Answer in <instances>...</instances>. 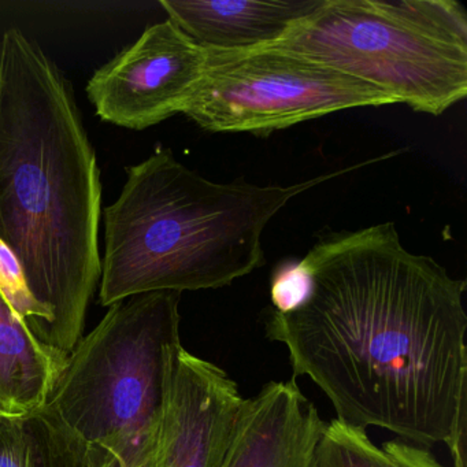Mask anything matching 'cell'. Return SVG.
Masks as SVG:
<instances>
[{
    "mask_svg": "<svg viewBox=\"0 0 467 467\" xmlns=\"http://www.w3.org/2000/svg\"><path fill=\"white\" fill-rule=\"evenodd\" d=\"M297 266L305 297L266 321L292 377H308L336 420L441 442L464 467L466 281L406 250L393 223L324 234Z\"/></svg>",
    "mask_w": 467,
    "mask_h": 467,
    "instance_id": "6da1fadb",
    "label": "cell"
},
{
    "mask_svg": "<svg viewBox=\"0 0 467 467\" xmlns=\"http://www.w3.org/2000/svg\"><path fill=\"white\" fill-rule=\"evenodd\" d=\"M102 182L67 78L17 28L0 36V242L53 317L50 347L83 337L100 280Z\"/></svg>",
    "mask_w": 467,
    "mask_h": 467,
    "instance_id": "7a4b0ae2",
    "label": "cell"
},
{
    "mask_svg": "<svg viewBox=\"0 0 467 467\" xmlns=\"http://www.w3.org/2000/svg\"><path fill=\"white\" fill-rule=\"evenodd\" d=\"M341 169L299 184L210 182L160 149L127 169V182L106 207L100 305L151 292L231 285L265 265L262 234L295 196L349 173Z\"/></svg>",
    "mask_w": 467,
    "mask_h": 467,
    "instance_id": "3957f363",
    "label": "cell"
},
{
    "mask_svg": "<svg viewBox=\"0 0 467 467\" xmlns=\"http://www.w3.org/2000/svg\"><path fill=\"white\" fill-rule=\"evenodd\" d=\"M272 47L431 116L467 95V13L455 0H325Z\"/></svg>",
    "mask_w": 467,
    "mask_h": 467,
    "instance_id": "277c9868",
    "label": "cell"
},
{
    "mask_svg": "<svg viewBox=\"0 0 467 467\" xmlns=\"http://www.w3.org/2000/svg\"><path fill=\"white\" fill-rule=\"evenodd\" d=\"M179 292L110 306L67 354L46 409L86 444L132 452L157 441L180 338Z\"/></svg>",
    "mask_w": 467,
    "mask_h": 467,
    "instance_id": "5b68a950",
    "label": "cell"
},
{
    "mask_svg": "<svg viewBox=\"0 0 467 467\" xmlns=\"http://www.w3.org/2000/svg\"><path fill=\"white\" fill-rule=\"evenodd\" d=\"M206 53L182 114L207 132L269 135L337 111L393 103L365 81L272 46Z\"/></svg>",
    "mask_w": 467,
    "mask_h": 467,
    "instance_id": "8992f818",
    "label": "cell"
},
{
    "mask_svg": "<svg viewBox=\"0 0 467 467\" xmlns=\"http://www.w3.org/2000/svg\"><path fill=\"white\" fill-rule=\"evenodd\" d=\"M206 59L173 21L154 24L92 75L87 97L103 121L144 130L184 111Z\"/></svg>",
    "mask_w": 467,
    "mask_h": 467,
    "instance_id": "52a82bcc",
    "label": "cell"
},
{
    "mask_svg": "<svg viewBox=\"0 0 467 467\" xmlns=\"http://www.w3.org/2000/svg\"><path fill=\"white\" fill-rule=\"evenodd\" d=\"M244 399L223 368L182 347L158 429L155 467H221Z\"/></svg>",
    "mask_w": 467,
    "mask_h": 467,
    "instance_id": "ba28073f",
    "label": "cell"
},
{
    "mask_svg": "<svg viewBox=\"0 0 467 467\" xmlns=\"http://www.w3.org/2000/svg\"><path fill=\"white\" fill-rule=\"evenodd\" d=\"M325 422L296 379L244 399L221 467H313Z\"/></svg>",
    "mask_w": 467,
    "mask_h": 467,
    "instance_id": "9c48e42d",
    "label": "cell"
},
{
    "mask_svg": "<svg viewBox=\"0 0 467 467\" xmlns=\"http://www.w3.org/2000/svg\"><path fill=\"white\" fill-rule=\"evenodd\" d=\"M325 0H161L188 37L204 50L237 51L272 46Z\"/></svg>",
    "mask_w": 467,
    "mask_h": 467,
    "instance_id": "30bf717a",
    "label": "cell"
},
{
    "mask_svg": "<svg viewBox=\"0 0 467 467\" xmlns=\"http://www.w3.org/2000/svg\"><path fill=\"white\" fill-rule=\"evenodd\" d=\"M67 357L40 341L0 294V414L24 418L43 409Z\"/></svg>",
    "mask_w": 467,
    "mask_h": 467,
    "instance_id": "8fae6325",
    "label": "cell"
},
{
    "mask_svg": "<svg viewBox=\"0 0 467 467\" xmlns=\"http://www.w3.org/2000/svg\"><path fill=\"white\" fill-rule=\"evenodd\" d=\"M31 467H88V444L78 439L50 410L24 417Z\"/></svg>",
    "mask_w": 467,
    "mask_h": 467,
    "instance_id": "7c38bea8",
    "label": "cell"
},
{
    "mask_svg": "<svg viewBox=\"0 0 467 467\" xmlns=\"http://www.w3.org/2000/svg\"><path fill=\"white\" fill-rule=\"evenodd\" d=\"M319 444L332 467H389L384 450L366 429L338 420L325 423Z\"/></svg>",
    "mask_w": 467,
    "mask_h": 467,
    "instance_id": "4fadbf2b",
    "label": "cell"
},
{
    "mask_svg": "<svg viewBox=\"0 0 467 467\" xmlns=\"http://www.w3.org/2000/svg\"><path fill=\"white\" fill-rule=\"evenodd\" d=\"M0 294L13 310L43 343L50 347L53 317L47 308L36 302L29 291L23 269L15 254L0 242Z\"/></svg>",
    "mask_w": 467,
    "mask_h": 467,
    "instance_id": "5bb4252c",
    "label": "cell"
},
{
    "mask_svg": "<svg viewBox=\"0 0 467 467\" xmlns=\"http://www.w3.org/2000/svg\"><path fill=\"white\" fill-rule=\"evenodd\" d=\"M0 467H31L24 418L0 414Z\"/></svg>",
    "mask_w": 467,
    "mask_h": 467,
    "instance_id": "9a60e30c",
    "label": "cell"
},
{
    "mask_svg": "<svg viewBox=\"0 0 467 467\" xmlns=\"http://www.w3.org/2000/svg\"><path fill=\"white\" fill-rule=\"evenodd\" d=\"M306 295V278L297 262L280 267L272 278L270 296L278 313H286L300 305Z\"/></svg>",
    "mask_w": 467,
    "mask_h": 467,
    "instance_id": "2e32d148",
    "label": "cell"
},
{
    "mask_svg": "<svg viewBox=\"0 0 467 467\" xmlns=\"http://www.w3.org/2000/svg\"><path fill=\"white\" fill-rule=\"evenodd\" d=\"M155 445L127 453L88 445V467H155Z\"/></svg>",
    "mask_w": 467,
    "mask_h": 467,
    "instance_id": "e0dca14e",
    "label": "cell"
},
{
    "mask_svg": "<svg viewBox=\"0 0 467 467\" xmlns=\"http://www.w3.org/2000/svg\"><path fill=\"white\" fill-rule=\"evenodd\" d=\"M389 467H442L436 456L426 447L390 440L382 445Z\"/></svg>",
    "mask_w": 467,
    "mask_h": 467,
    "instance_id": "ac0fdd59",
    "label": "cell"
},
{
    "mask_svg": "<svg viewBox=\"0 0 467 467\" xmlns=\"http://www.w3.org/2000/svg\"><path fill=\"white\" fill-rule=\"evenodd\" d=\"M313 467H332L330 462L327 461V455H325L324 450H322L321 444H318V448H317Z\"/></svg>",
    "mask_w": 467,
    "mask_h": 467,
    "instance_id": "d6986e66",
    "label": "cell"
}]
</instances>
